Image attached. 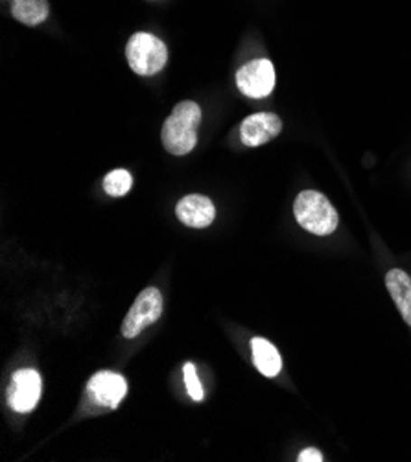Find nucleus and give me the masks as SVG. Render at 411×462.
<instances>
[{
	"mask_svg": "<svg viewBox=\"0 0 411 462\" xmlns=\"http://www.w3.org/2000/svg\"><path fill=\"white\" fill-rule=\"evenodd\" d=\"M201 109L196 102H181L166 118L161 138L168 153L187 155L196 148Z\"/></svg>",
	"mask_w": 411,
	"mask_h": 462,
	"instance_id": "obj_1",
	"label": "nucleus"
},
{
	"mask_svg": "<svg viewBox=\"0 0 411 462\" xmlns=\"http://www.w3.org/2000/svg\"><path fill=\"white\" fill-rule=\"evenodd\" d=\"M297 223L317 236H329L338 228L340 217L331 201L315 190H304L297 196L294 205Z\"/></svg>",
	"mask_w": 411,
	"mask_h": 462,
	"instance_id": "obj_2",
	"label": "nucleus"
},
{
	"mask_svg": "<svg viewBox=\"0 0 411 462\" xmlns=\"http://www.w3.org/2000/svg\"><path fill=\"white\" fill-rule=\"evenodd\" d=\"M126 56L133 72L139 76H154L166 65L168 51L159 37L139 32L127 41Z\"/></svg>",
	"mask_w": 411,
	"mask_h": 462,
	"instance_id": "obj_3",
	"label": "nucleus"
},
{
	"mask_svg": "<svg viewBox=\"0 0 411 462\" xmlns=\"http://www.w3.org/2000/svg\"><path fill=\"white\" fill-rule=\"evenodd\" d=\"M163 313V295L157 288H146L133 306L129 308L124 322H122V336L133 339L146 330L155 320H159Z\"/></svg>",
	"mask_w": 411,
	"mask_h": 462,
	"instance_id": "obj_4",
	"label": "nucleus"
},
{
	"mask_svg": "<svg viewBox=\"0 0 411 462\" xmlns=\"http://www.w3.org/2000/svg\"><path fill=\"white\" fill-rule=\"evenodd\" d=\"M276 67L269 60H255L237 72V85L249 98H266L276 87Z\"/></svg>",
	"mask_w": 411,
	"mask_h": 462,
	"instance_id": "obj_5",
	"label": "nucleus"
},
{
	"mask_svg": "<svg viewBox=\"0 0 411 462\" xmlns=\"http://www.w3.org/2000/svg\"><path fill=\"white\" fill-rule=\"evenodd\" d=\"M42 393L41 376L33 368H21L12 378L8 402L17 412H30L35 409Z\"/></svg>",
	"mask_w": 411,
	"mask_h": 462,
	"instance_id": "obj_6",
	"label": "nucleus"
},
{
	"mask_svg": "<svg viewBox=\"0 0 411 462\" xmlns=\"http://www.w3.org/2000/svg\"><path fill=\"white\" fill-rule=\"evenodd\" d=\"M283 129V120L273 113H257L248 116L240 125L242 143L248 148L262 146L273 141Z\"/></svg>",
	"mask_w": 411,
	"mask_h": 462,
	"instance_id": "obj_7",
	"label": "nucleus"
},
{
	"mask_svg": "<svg viewBox=\"0 0 411 462\" xmlns=\"http://www.w3.org/2000/svg\"><path fill=\"white\" fill-rule=\"evenodd\" d=\"M87 391L95 403L107 409H117L127 393V383L124 376L104 371L90 378Z\"/></svg>",
	"mask_w": 411,
	"mask_h": 462,
	"instance_id": "obj_8",
	"label": "nucleus"
},
{
	"mask_svg": "<svg viewBox=\"0 0 411 462\" xmlns=\"http://www.w3.org/2000/svg\"><path fill=\"white\" fill-rule=\"evenodd\" d=\"M175 214L179 217L181 223H185L187 226H194V228H205L214 221L216 216V208L212 205V201L205 196H187L182 198L177 207H175Z\"/></svg>",
	"mask_w": 411,
	"mask_h": 462,
	"instance_id": "obj_9",
	"label": "nucleus"
},
{
	"mask_svg": "<svg viewBox=\"0 0 411 462\" xmlns=\"http://www.w3.org/2000/svg\"><path fill=\"white\" fill-rule=\"evenodd\" d=\"M386 286L402 319L411 327V279L402 269H391L386 274Z\"/></svg>",
	"mask_w": 411,
	"mask_h": 462,
	"instance_id": "obj_10",
	"label": "nucleus"
},
{
	"mask_svg": "<svg viewBox=\"0 0 411 462\" xmlns=\"http://www.w3.org/2000/svg\"><path fill=\"white\" fill-rule=\"evenodd\" d=\"M251 350H253V363L260 374H264L266 378H276L281 373L283 368L281 356L277 348L273 346L267 339L255 337L251 341Z\"/></svg>",
	"mask_w": 411,
	"mask_h": 462,
	"instance_id": "obj_11",
	"label": "nucleus"
},
{
	"mask_svg": "<svg viewBox=\"0 0 411 462\" xmlns=\"http://www.w3.org/2000/svg\"><path fill=\"white\" fill-rule=\"evenodd\" d=\"M12 15L26 26H37L47 21L49 3L47 0H12Z\"/></svg>",
	"mask_w": 411,
	"mask_h": 462,
	"instance_id": "obj_12",
	"label": "nucleus"
},
{
	"mask_svg": "<svg viewBox=\"0 0 411 462\" xmlns=\"http://www.w3.org/2000/svg\"><path fill=\"white\" fill-rule=\"evenodd\" d=\"M133 187V177L127 170H113L104 179V190L113 198L126 196Z\"/></svg>",
	"mask_w": 411,
	"mask_h": 462,
	"instance_id": "obj_13",
	"label": "nucleus"
},
{
	"mask_svg": "<svg viewBox=\"0 0 411 462\" xmlns=\"http://www.w3.org/2000/svg\"><path fill=\"white\" fill-rule=\"evenodd\" d=\"M182 374H185V383H187V393L194 402H201L205 396L203 385L200 383V378L196 374V366L192 363H187L185 368H182Z\"/></svg>",
	"mask_w": 411,
	"mask_h": 462,
	"instance_id": "obj_14",
	"label": "nucleus"
},
{
	"mask_svg": "<svg viewBox=\"0 0 411 462\" xmlns=\"http://www.w3.org/2000/svg\"><path fill=\"white\" fill-rule=\"evenodd\" d=\"M299 462H322L323 460V455L322 451H317L315 448H306L304 451L299 453Z\"/></svg>",
	"mask_w": 411,
	"mask_h": 462,
	"instance_id": "obj_15",
	"label": "nucleus"
}]
</instances>
